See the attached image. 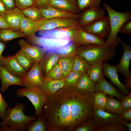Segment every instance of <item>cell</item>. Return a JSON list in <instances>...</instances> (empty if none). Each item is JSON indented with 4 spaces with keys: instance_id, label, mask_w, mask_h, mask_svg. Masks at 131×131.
<instances>
[{
    "instance_id": "1",
    "label": "cell",
    "mask_w": 131,
    "mask_h": 131,
    "mask_svg": "<svg viewBox=\"0 0 131 131\" xmlns=\"http://www.w3.org/2000/svg\"><path fill=\"white\" fill-rule=\"evenodd\" d=\"M94 93L64 86L47 96L41 114L47 131H73L92 116Z\"/></svg>"
},
{
    "instance_id": "2",
    "label": "cell",
    "mask_w": 131,
    "mask_h": 131,
    "mask_svg": "<svg viewBox=\"0 0 131 131\" xmlns=\"http://www.w3.org/2000/svg\"><path fill=\"white\" fill-rule=\"evenodd\" d=\"M76 53L84 58L90 65L111 59L116 55V51L115 47L107 45H78Z\"/></svg>"
},
{
    "instance_id": "3",
    "label": "cell",
    "mask_w": 131,
    "mask_h": 131,
    "mask_svg": "<svg viewBox=\"0 0 131 131\" xmlns=\"http://www.w3.org/2000/svg\"><path fill=\"white\" fill-rule=\"evenodd\" d=\"M25 109V106L22 103H17L12 108L8 107L0 125L8 126L12 128L15 131H26V124L30 121L35 120L37 117L35 115H25L23 112Z\"/></svg>"
},
{
    "instance_id": "4",
    "label": "cell",
    "mask_w": 131,
    "mask_h": 131,
    "mask_svg": "<svg viewBox=\"0 0 131 131\" xmlns=\"http://www.w3.org/2000/svg\"><path fill=\"white\" fill-rule=\"evenodd\" d=\"M103 5L108 14L111 28L109 35L105 41L106 44L115 47L120 42L117 34L123 25L131 19V13L128 11L121 12L116 11L106 3Z\"/></svg>"
},
{
    "instance_id": "5",
    "label": "cell",
    "mask_w": 131,
    "mask_h": 131,
    "mask_svg": "<svg viewBox=\"0 0 131 131\" xmlns=\"http://www.w3.org/2000/svg\"><path fill=\"white\" fill-rule=\"evenodd\" d=\"M16 94L19 98H27L33 106L35 110V116L41 115L42 107L46 101L47 96L39 88H19Z\"/></svg>"
},
{
    "instance_id": "6",
    "label": "cell",
    "mask_w": 131,
    "mask_h": 131,
    "mask_svg": "<svg viewBox=\"0 0 131 131\" xmlns=\"http://www.w3.org/2000/svg\"><path fill=\"white\" fill-rule=\"evenodd\" d=\"M26 41L31 44L43 48L47 52H51L70 44V39H57L33 35L26 38Z\"/></svg>"
},
{
    "instance_id": "7",
    "label": "cell",
    "mask_w": 131,
    "mask_h": 131,
    "mask_svg": "<svg viewBox=\"0 0 131 131\" xmlns=\"http://www.w3.org/2000/svg\"><path fill=\"white\" fill-rule=\"evenodd\" d=\"M81 28L85 31L103 39L108 38L111 30L109 17L104 16Z\"/></svg>"
},
{
    "instance_id": "8",
    "label": "cell",
    "mask_w": 131,
    "mask_h": 131,
    "mask_svg": "<svg viewBox=\"0 0 131 131\" xmlns=\"http://www.w3.org/2000/svg\"><path fill=\"white\" fill-rule=\"evenodd\" d=\"M44 77L39 62H35L31 69L21 77V80L25 88H39Z\"/></svg>"
},
{
    "instance_id": "9",
    "label": "cell",
    "mask_w": 131,
    "mask_h": 131,
    "mask_svg": "<svg viewBox=\"0 0 131 131\" xmlns=\"http://www.w3.org/2000/svg\"><path fill=\"white\" fill-rule=\"evenodd\" d=\"M78 14L77 19L79 26L82 28L104 16V10L99 6L86 8Z\"/></svg>"
},
{
    "instance_id": "10",
    "label": "cell",
    "mask_w": 131,
    "mask_h": 131,
    "mask_svg": "<svg viewBox=\"0 0 131 131\" xmlns=\"http://www.w3.org/2000/svg\"><path fill=\"white\" fill-rule=\"evenodd\" d=\"M37 23L39 30H44L68 27L78 24L77 19L66 17L43 19Z\"/></svg>"
},
{
    "instance_id": "11",
    "label": "cell",
    "mask_w": 131,
    "mask_h": 131,
    "mask_svg": "<svg viewBox=\"0 0 131 131\" xmlns=\"http://www.w3.org/2000/svg\"><path fill=\"white\" fill-rule=\"evenodd\" d=\"M80 26L78 24L67 27L49 30H39V36L57 39H71Z\"/></svg>"
},
{
    "instance_id": "12",
    "label": "cell",
    "mask_w": 131,
    "mask_h": 131,
    "mask_svg": "<svg viewBox=\"0 0 131 131\" xmlns=\"http://www.w3.org/2000/svg\"><path fill=\"white\" fill-rule=\"evenodd\" d=\"M71 39L78 45L85 46L90 45H106L105 41L94 34L85 31L80 27Z\"/></svg>"
},
{
    "instance_id": "13",
    "label": "cell",
    "mask_w": 131,
    "mask_h": 131,
    "mask_svg": "<svg viewBox=\"0 0 131 131\" xmlns=\"http://www.w3.org/2000/svg\"><path fill=\"white\" fill-rule=\"evenodd\" d=\"M119 39L123 46V52L119 63L116 66V68L118 72L122 74L125 78H129L131 77L129 69L131 59V46L124 43L119 37Z\"/></svg>"
},
{
    "instance_id": "14",
    "label": "cell",
    "mask_w": 131,
    "mask_h": 131,
    "mask_svg": "<svg viewBox=\"0 0 131 131\" xmlns=\"http://www.w3.org/2000/svg\"><path fill=\"white\" fill-rule=\"evenodd\" d=\"M102 64L104 76L108 78L112 83L115 85L123 93L125 94H128L129 90L125 84L122 83L119 81L116 66L109 64L106 61L102 62Z\"/></svg>"
},
{
    "instance_id": "15",
    "label": "cell",
    "mask_w": 131,
    "mask_h": 131,
    "mask_svg": "<svg viewBox=\"0 0 131 131\" xmlns=\"http://www.w3.org/2000/svg\"><path fill=\"white\" fill-rule=\"evenodd\" d=\"M2 66L10 73L20 79L27 72L18 64L14 55L3 56Z\"/></svg>"
},
{
    "instance_id": "16",
    "label": "cell",
    "mask_w": 131,
    "mask_h": 131,
    "mask_svg": "<svg viewBox=\"0 0 131 131\" xmlns=\"http://www.w3.org/2000/svg\"><path fill=\"white\" fill-rule=\"evenodd\" d=\"M18 41L21 49L27 53L35 62H39L47 52L43 48L30 44L23 39H19Z\"/></svg>"
},
{
    "instance_id": "17",
    "label": "cell",
    "mask_w": 131,
    "mask_h": 131,
    "mask_svg": "<svg viewBox=\"0 0 131 131\" xmlns=\"http://www.w3.org/2000/svg\"><path fill=\"white\" fill-rule=\"evenodd\" d=\"M39 9L43 18L46 19L64 17L77 19L78 16V14L58 9L50 5Z\"/></svg>"
},
{
    "instance_id": "18",
    "label": "cell",
    "mask_w": 131,
    "mask_h": 131,
    "mask_svg": "<svg viewBox=\"0 0 131 131\" xmlns=\"http://www.w3.org/2000/svg\"><path fill=\"white\" fill-rule=\"evenodd\" d=\"M92 116L96 118L100 126L119 122L123 119L121 115L111 113L102 109L93 110Z\"/></svg>"
},
{
    "instance_id": "19",
    "label": "cell",
    "mask_w": 131,
    "mask_h": 131,
    "mask_svg": "<svg viewBox=\"0 0 131 131\" xmlns=\"http://www.w3.org/2000/svg\"><path fill=\"white\" fill-rule=\"evenodd\" d=\"M0 79L1 82L0 90L2 93H4L8 87L12 85L23 86L20 79L10 73L1 65H0Z\"/></svg>"
},
{
    "instance_id": "20",
    "label": "cell",
    "mask_w": 131,
    "mask_h": 131,
    "mask_svg": "<svg viewBox=\"0 0 131 131\" xmlns=\"http://www.w3.org/2000/svg\"><path fill=\"white\" fill-rule=\"evenodd\" d=\"M101 91L107 95L117 97L122 100L126 96L121 91L117 89L111 84L106 80L104 76L96 83L95 92Z\"/></svg>"
},
{
    "instance_id": "21",
    "label": "cell",
    "mask_w": 131,
    "mask_h": 131,
    "mask_svg": "<svg viewBox=\"0 0 131 131\" xmlns=\"http://www.w3.org/2000/svg\"><path fill=\"white\" fill-rule=\"evenodd\" d=\"M65 84V79L54 80L44 77L39 89L47 96H49L55 94L60 89L64 87Z\"/></svg>"
},
{
    "instance_id": "22",
    "label": "cell",
    "mask_w": 131,
    "mask_h": 131,
    "mask_svg": "<svg viewBox=\"0 0 131 131\" xmlns=\"http://www.w3.org/2000/svg\"><path fill=\"white\" fill-rule=\"evenodd\" d=\"M3 16L10 28L18 30L21 20L25 17L21 9L15 7L8 10Z\"/></svg>"
},
{
    "instance_id": "23",
    "label": "cell",
    "mask_w": 131,
    "mask_h": 131,
    "mask_svg": "<svg viewBox=\"0 0 131 131\" xmlns=\"http://www.w3.org/2000/svg\"><path fill=\"white\" fill-rule=\"evenodd\" d=\"M59 57L56 53L47 52L39 62L43 76L45 77L57 63Z\"/></svg>"
},
{
    "instance_id": "24",
    "label": "cell",
    "mask_w": 131,
    "mask_h": 131,
    "mask_svg": "<svg viewBox=\"0 0 131 131\" xmlns=\"http://www.w3.org/2000/svg\"><path fill=\"white\" fill-rule=\"evenodd\" d=\"M49 4L57 9L77 14L80 12L75 0H50Z\"/></svg>"
},
{
    "instance_id": "25",
    "label": "cell",
    "mask_w": 131,
    "mask_h": 131,
    "mask_svg": "<svg viewBox=\"0 0 131 131\" xmlns=\"http://www.w3.org/2000/svg\"><path fill=\"white\" fill-rule=\"evenodd\" d=\"M96 83L90 79L87 73H84L81 76L76 88L84 92L94 93L96 89Z\"/></svg>"
},
{
    "instance_id": "26",
    "label": "cell",
    "mask_w": 131,
    "mask_h": 131,
    "mask_svg": "<svg viewBox=\"0 0 131 131\" xmlns=\"http://www.w3.org/2000/svg\"><path fill=\"white\" fill-rule=\"evenodd\" d=\"M19 29L25 34L26 38L35 35V33L39 30L37 22L25 16L21 21Z\"/></svg>"
},
{
    "instance_id": "27",
    "label": "cell",
    "mask_w": 131,
    "mask_h": 131,
    "mask_svg": "<svg viewBox=\"0 0 131 131\" xmlns=\"http://www.w3.org/2000/svg\"><path fill=\"white\" fill-rule=\"evenodd\" d=\"M14 56L18 64L27 72L31 69L35 62L30 56L21 49Z\"/></svg>"
},
{
    "instance_id": "28",
    "label": "cell",
    "mask_w": 131,
    "mask_h": 131,
    "mask_svg": "<svg viewBox=\"0 0 131 131\" xmlns=\"http://www.w3.org/2000/svg\"><path fill=\"white\" fill-rule=\"evenodd\" d=\"M26 36L20 30L11 28L0 29V41L3 43H6L14 39Z\"/></svg>"
},
{
    "instance_id": "29",
    "label": "cell",
    "mask_w": 131,
    "mask_h": 131,
    "mask_svg": "<svg viewBox=\"0 0 131 131\" xmlns=\"http://www.w3.org/2000/svg\"><path fill=\"white\" fill-rule=\"evenodd\" d=\"M78 45V44L72 41L68 45L49 52L56 53L59 57H74L76 55V50Z\"/></svg>"
},
{
    "instance_id": "30",
    "label": "cell",
    "mask_w": 131,
    "mask_h": 131,
    "mask_svg": "<svg viewBox=\"0 0 131 131\" xmlns=\"http://www.w3.org/2000/svg\"><path fill=\"white\" fill-rule=\"evenodd\" d=\"M105 110L111 113L121 115L124 111L122 107L121 101L109 95L107 96Z\"/></svg>"
},
{
    "instance_id": "31",
    "label": "cell",
    "mask_w": 131,
    "mask_h": 131,
    "mask_svg": "<svg viewBox=\"0 0 131 131\" xmlns=\"http://www.w3.org/2000/svg\"><path fill=\"white\" fill-rule=\"evenodd\" d=\"M102 63L98 62L90 65L86 72L95 82H98L104 76Z\"/></svg>"
},
{
    "instance_id": "32",
    "label": "cell",
    "mask_w": 131,
    "mask_h": 131,
    "mask_svg": "<svg viewBox=\"0 0 131 131\" xmlns=\"http://www.w3.org/2000/svg\"><path fill=\"white\" fill-rule=\"evenodd\" d=\"M74 56L59 58L57 63L63 73V79H65L68 74L71 71Z\"/></svg>"
},
{
    "instance_id": "33",
    "label": "cell",
    "mask_w": 131,
    "mask_h": 131,
    "mask_svg": "<svg viewBox=\"0 0 131 131\" xmlns=\"http://www.w3.org/2000/svg\"><path fill=\"white\" fill-rule=\"evenodd\" d=\"M107 97V95L103 92H95L93 105V110L102 109L105 110Z\"/></svg>"
},
{
    "instance_id": "34",
    "label": "cell",
    "mask_w": 131,
    "mask_h": 131,
    "mask_svg": "<svg viewBox=\"0 0 131 131\" xmlns=\"http://www.w3.org/2000/svg\"><path fill=\"white\" fill-rule=\"evenodd\" d=\"M100 126L96 118L92 116L89 118L82 124L75 127L73 131H95Z\"/></svg>"
},
{
    "instance_id": "35",
    "label": "cell",
    "mask_w": 131,
    "mask_h": 131,
    "mask_svg": "<svg viewBox=\"0 0 131 131\" xmlns=\"http://www.w3.org/2000/svg\"><path fill=\"white\" fill-rule=\"evenodd\" d=\"M27 131H47L45 121L41 115L34 121H30L26 124Z\"/></svg>"
},
{
    "instance_id": "36",
    "label": "cell",
    "mask_w": 131,
    "mask_h": 131,
    "mask_svg": "<svg viewBox=\"0 0 131 131\" xmlns=\"http://www.w3.org/2000/svg\"><path fill=\"white\" fill-rule=\"evenodd\" d=\"M26 17L34 21H38L44 19L40 9L34 5L21 10Z\"/></svg>"
},
{
    "instance_id": "37",
    "label": "cell",
    "mask_w": 131,
    "mask_h": 131,
    "mask_svg": "<svg viewBox=\"0 0 131 131\" xmlns=\"http://www.w3.org/2000/svg\"><path fill=\"white\" fill-rule=\"evenodd\" d=\"M90 66L84 58L76 55L71 71L86 73Z\"/></svg>"
},
{
    "instance_id": "38",
    "label": "cell",
    "mask_w": 131,
    "mask_h": 131,
    "mask_svg": "<svg viewBox=\"0 0 131 131\" xmlns=\"http://www.w3.org/2000/svg\"><path fill=\"white\" fill-rule=\"evenodd\" d=\"M81 72L71 71L65 79V86L76 88L78 82L82 74Z\"/></svg>"
},
{
    "instance_id": "39",
    "label": "cell",
    "mask_w": 131,
    "mask_h": 131,
    "mask_svg": "<svg viewBox=\"0 0 131 131\" xmlns=\"http://www.w3.org/2000/svg\"><path fill=\"white\" fill-rule=\"evenodd\" d=\"M127 127L119 122L112 123L108 125L101 126L95 131H128Z\"/></svg>"
},
{
    "instance_id": "40",
    "label": "cell",
    "mask_w": 131,
    "mask_h": 131,
    "mask_svg": "<svg viewBox=\"0 0 131 131\" xmlns=\"http://www.w3.org/2000/svg\"><path fill=\"white\" fill-rule=\"evenodd\" d=\"M77 2L78 8L81 11L88 7L99 6L102 0H75Z\"/></svg>"
},
{
    "instance_id": "41",
    "label": "cell",
    "mask_w": 131,
    "mask_h": 131,
    "mask_svg": "<svg viewBox=\"0 0 131 131\" xmlns=\"http://www.w3.org/2000/svg\"><path fill=\"white\" fill-rule=\"evenodd\" d=\"M63 74L61 69L57 63L44 77L54 80L63 79Z\"/></svg>"
},
{
    "instance_id": "42",
    "label": "cell",
    "mask_w": 131,
    "mask_h": 131,
    "mask_svg": "<svg viewBox=\"0 0 131 131\" xmlns=\"http://www.w3.org/2000/svg\"><path fill=\"white\" fill-rule=\"evenodd\" d=\"M17 8L21 10L34 5L35 0H14Z\"/></svg>"
},
{
    "instance_id": "43",
    "label": "cell",
    "mask_w": 131,
    "mask_h": 131,
    "mask_svg": "<svg viewBox=\"0 0 131 131\" xmlns=\"http://www.w3.org/2000/svg\"><path fill=\"white\" fill-rule=\"evenodd\" d=\"M0 90V119H2L5 115L8 106L7 102L2 96Z\"/></svg>"
},
{
    "instance_id": "44",
    "label": "cell",
    "mask_w": 131,
    "mask_h": 131,
    "mask_svg": "<svg viewBox=\"0 0 131 131\" xmlns=\"http://www.w3.org/2000/svg\"><path fill=\"white\" fill-rule=\"evenodd\" d=\"M121 101L122 107L124 111L131 109V93L129 92Z\"/></svg>"
},
{
    "instance_id": "45",
    "label": "cell",
    "mask_w": 131,
    "mask_h": 131,
    "mask_svg": "<svg viewBox=\"0 0 131 131\" xmlns=\"http://www.w3.org/2000/svg\"><path fill=\"white\" fill-rule=\"evenodd\" d=\"M120 32L126 34H131V21H127L122 26Z\"/></svg>"
},
{
    "instance_id": "46",
    "label": "cell",
    "mask_w": 131,
    "mask_h": 131,
    "mask_svg": "<svg viewBox=\"0 0 131 131\" xmlns=\"http://www.w3.org/2000/svg\"><path fill=\"white\" fill-rule=\"evenodd\" d=\"M50 0H35L34 6L39 9L46 8L50 5Z\"/></svg>"
},
{
    "instance_id": "47",
    "label": "cell",
    "mask_w": 131,
    "mask_h": 131,
    "mask_svg": "<svg viewBox=\"0 0 131 131\" xmlns=\"http://www.w3.org/2000/svg\"><path fill=\"white\" fill-rule=\"evenodd\" d=\"M8 10L11 9L15 8L14 0H1Z\"/></svg>"
},
{
    "instance_id": "48",
    "label": "cell",
    "mask_w": 131,
    "mask_h": 131,
    "mask_svg": "<svg viewBox=\"0 0 131 131\" xmlns=\"http://www.w3.org/2000/svg\"><path fill=\"white\" fill-rule=\"evenodd\" d=\"M122 118L127 122L131 121V109L127 111H124L121 115Z\"/></svg>"
},
{
    "instance_id": "49",
    "label": "cell",
    "mask_w": 131,
    "mask_h": 131,
    "mask_svg": "<svg viewBox=\"0 0 131 131\" xmlns=\"http://www.w3.org/2000/svg\"><path fill=\"white\" fill-rule=\"evenodd\" d=\"M10 28L9 27L3 16H0V29Z\"/></svg>"
},
{
    "instance_id": "50",
    "label": "cell",
    "mask_w": 131,
    "mask_h": 131,
    "mask_svg": "<svg viewBox=\"0 0 131 131\" xmlns=\"http://www.w3.org/2000/svg\"><path fill=\"white\" fill-rule=\"evenodd\" d=\"M6 46V43L0 41V65L2 66V60L3 56L2 54L5 49Z\"/></svg>"
},
{
    "instance_id": "51",
    "label": "cell",
    "mask_w": 131,
    "mask_h": 131,
    "mask_svg": "<svg viewBox=\"0 0 131 131\" xmlns=\"http://www.w3.org/2000/svg\"><path fill=\"white\" fill-rule=\"evenodd\" d=\"M8 10L2 1L0 0V16H3Z\"/></svg>"
},
{
    "instance_id": "52",
    "label": "cell",
    "mask_w": 131,
    "mask_h": 131,
    "mask_svg": "<svg viewBox=\"0 0 131 131\" xmlns=\"http://www.w3.org/2000/svg\"><path fill=\"white\" fill-rule=\"evenodd\" d=\"M119 123L122 124H123L126 126L128 128V131H131V123L125 121L122 119L120 120Z\"/></svg>"
},
{
    "instance_id": "53",
    "label": "cell",
    "mask_w": 131,
    "mask_h": 131,
    "mask_svg": "<svg viewBox=\"0 0 131 131\" xmlns=\"http://www.w3.org/2000/svg\"><path fill=\"white\" fill-rule=\"evenodd\" d=\"M0 129L1 131H15L12 128L7 125L1 126Z\"/></svg>"
},
{
    "instance_id": "54",
    "label": "cell",
    "mask_w": 131,
    "mask_h": 131,
    "mask_svg": "<svg viewBox=\"0 0 131 131\" xmlns=\"http://www.w3.org/2000/svg\"><path fill=\"white\" fill-rule=\"evenodd\" d=\"M125 85L129 90L131 89V77L129 78H125Z\"/></svg>"
},
{
    "instance_id": "55",
    "label": "cell",
    "mask_w": 131,
    "mask_h": 131,
    "mask_svg": "<svg viewBox=\"0 0 131 131\" xmlns=\"http://www.w3.org/2000/svg\"></svg>"
}]
</instances>
